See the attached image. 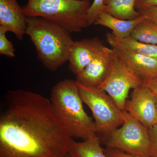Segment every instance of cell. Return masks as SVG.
Masks as SVG:
<instances>
[{"label":"cell","instance_id":"obj_25","mask_svg":"<svg viewBox=\"0 0 157 157\" xmlns=\"http://www.w3.org/2000/svg\"><path fill=\"white\" fill-rule=\"evenodd\" d=\"M73 157V156H72L71 155H70L69 154V153L67 154H66V155H65L63 156V157Z\"/></svg>","mask_w":157,"mask_h":157},{"label":"cell","instance_id":"obj_12","mask_svg":"<svg viewBox=\"0 0 157 157\" xmlns=\"http://www.w3.org/2000/svg\"><path fill=\"white\" fill-rule=\"evenodd\" d=\"M26 18L17 0H0V27L22 40L26 29Z\"/></svg>","mask_w":157,"mask_h":157},{"label":"cell","instance_id":"obj_1","mask_svg":"<svg viewBox=\"0 0 157 157\" xmlns=\"http://www.w3.org/2000/svg\"><path fill=\"white\" fill-rule=\"evenodd\" d=\"M0 114V157H62L71 140L50 99L30 91L6 94Z\"/></svg>","mask_w":157,"mask_h":157},{"label":"cell","instance_id":"obj_5","mask_svg":"<svg viewBox=\"0 0 157 157\" xmlns=\"http://www.w3.org/2000/svg\"><path fill=\"white\" fill-rule=\"evenodd\" d=\"M76 81L82 100L92 113L96 135L101 141L123 124V111L106 92Z\"/></svg>","mask_w":157,"mask_h":157},{"label":"cell","instance_id":"obj_6","mask_svg":"<svg viewBox=\"0 0 157 157\" xmlns=\"http://www.w3.org/2000/svg\"><path fill=\"white\" fill-rule=\"evenodd\" d=\"M124 123L101 140L107 148L115 149L130 154L151 157L150 136L148 129L123 111Z\"/></svg>","mask_w":157,"mask_h":157},{"label":"cell","instance_id":"obj_11","mask_svg":"<svg viewBox=\"0 0 157 157\" xmlns=\"http://www.w3.org/2000/svg\"><path fill=\"white\" fill-rule=\"evenodd\" d=\"M104 46L98 37L74 41L68 61L70 71L77 76L97 56Z\"/></svg>","mask_w":157,"mask_h":157},{"label":"cell","instance_id":"obj_16","mask_svg":"<svg viewBox=\"0 0 157 157\" xmlns=\"http://www.w3.org/2000/svg\"><path fill=\"white\" fill-rule=\"evenodd\" d=\"M130 36L144 43L157 45V25L146 18L137 25Z\"/></svg>","mask_w":157,"mask_h":157},{"label":"cell","instance_id":"obj_18","mask_svg":"<svg viewBox=\"0 0 157 157\" xmlns=\"http://www.w3.org/2000/svg\"><path fill=\"white\" fill-rule=\"evenodd\" d=\"M104 0H94L87 11L86 18L89 26L94 24L96 20L102 12L105 11Z\"/></svg>","mask_w":157,"mask_h":157},{"label":"cell","instance_id":"obj_13","mask_svg":"<svg viewBox=\"0 0 157 157\" xmlns=\"http://www.w3.org/2000/svg\"><path fill=\"white\" fill-rule=\"evenodd\" d=\"M146 18L144 15L141 14L135 19H121L104 11L99 15L94 24L110 29L112 31V34L117 39H120L130 36L137 25Z\"/></svg>","mask_w":157,"mask_h":157},{"label":"cell","instance_id":"obj_9","mask_svg":"<svg viewBox=\"0 0 157 157\" xmlns=\"http://www.w3.org/2000/svg\"><path fill=\"white\" fill-rule=\"evenodd\" d=\"M124 110L147 128L157 124L156 95L144 85L133 89L131 99L127 100Z\"/></svg>","mask_w":157,"mask_h":157},{"label":"cell","instance_id":"obj_22","mask_svg":"<svg viewBox=\"0 0 157 157\" xmlns=\"http://www.w3.org/2000/svg\"><path fill=\"white\" fill-rule=\"evenodd\" d=\"M147 19L157 25V7H151L139 11Z\"/></svg>","mask_w":157,"mask_h":157},{"label":"cell","instance_id":"obj_2","mask_svg":"<svg viewBox=\"0 0 157 157\" xmlns=\"http://www.w3.org/2000/svg\"><path fill=\"white\" fill-rule=\"evenodd\" d=\"M49 99L54 111L72 138L84 140L96 135L94 121L85 111L76 80L59 82L52 89Z\"/></svg>","mask_w":157,"mask_h":157},{"label":"cell","instance_id":"obj_4","mask_svg":"<svg viewBox=\"0 0 157 157\" xmlns=\"http://www.w3.org/2000/svg\"><path fill=\"white\" fill-rule=\"evenodd\" d=\"M91 4L86 0H28L22 7L28 17H40L70 33L89 26L86 15Z\"/></svg>","mask_w":157,"mask_h":157},{"label":"cell","instance_id":"obj_27","mask_svg":"<svg viewBox=\"0 0 157 157\" xmlns=\"http://www.w3.org/2000/svg\"><path fill=\"white\" fill-rule=\"evenodd\" d=\"M86 1H90V0H86Z\"/></svg>","mask_w":157,"mask_h":157},{"label":"cell","instance_id":"obj_8","mask_svg":"<svg viewBox=\"0 0 157 157\" xmlns=\"http://www.w3.org/2000/svg\"><path fill=\"white\" fill-rule=\"evenodd\" d=\"M106 37L111 48L143 84L157 77V59L129 50L121 44L112 33H108Z\"/></svg>","mask_w":157,"mask_h":157},{"label":"cell","instance_id":"obj_23","mask_svg":"<svg viewBox=\"0 0 157 157\" xmlns=\"http://www.w3.org/2000/svg\"><path fill=\"white\" fill-rule=\"evenodd\" d=\"M157 7V0H136L135 8L137 11L151 8Z\"/></svg>","mask_w":157,"mask_h":157},{"label":"cell","instance_id":"obj_15","mask_svg":"<svg viewBox=\"0 0 157 157\" xmlns=\"http://www.w3.org/2000/svg\"><path fill=\"white\" fill-rule=\"evenodd\" d=\"M136 0H104V11L122 20L135 19L141 15L135 8Z\"/></svg>","mask_w":157,"mask_h":157},{"label":"cell","instance_id":"obj_3","mask_svg":"<svg viewBox=\"0 0 157 157\" xmlns=\"http://www.w3.org/2000/svg\"><path fill=\"white\" fill-rule=\"evenodd\" d=\"M25 34L30 38L38 58L48 70L56 71L68 61L74 41L67 30L42 17H27Z\"/></svg>","mask_w":157,"mask_h":157},{"label":"cell","instance_id":"obj_21","mask_svg":"<svg viewBox=\"0 0 157 157\" xmlns=\"http://www.w3.org/2000/svg\"><path fill=\"white\" fill-rule=\"evenodd\" d=\"M104 152L107 157H145L130 154L115 149L106 148Z\"/></svg>","mask_w":157,"mask_h":157},{"label":"cell","instance_id":"obj_24","mask_svg":"<svg viewBox=\"0 0 157 157\" xmlns=\"http://www.w3.org/2000/svg\"><path fill=\"white\" fill-rule=\"evenodd\" d=\"M144 85L151 90L155 94L157 95V76Z\"/></svg>","mask_w":157,"mask_h":157},{"label":"cell","instance_id":"obj_26","mask_svg":"<svg viewBox=\"0 0 157 157\" xmlns=\"http://www.w3.org/2000/svg\"><path fill=\"white\" fill-rule=\"evenodd\" d=\"M156 106H157V95H156Z\"/></svg>","mask_w":157,"mask_h":157},{"label":"cell","instance_id":"obj_14","mask_svg":"<svg viewBox=\"0 0 157 157\" xmlns=\"http://www.w3.org/2000/svg\"><path fill=\"white\" fill-rule=\"evenodd\" d=\"M68 153L73 157H107L96 135L81 142L72 139Z\"/></svg>","mask_w":157,"mask_h":157},{"label":"cell","instance_id":"obj_17","mask_svg":"<svg viewBox=\"0 0 157 157\" xmlns=\"http://www.w3.org/2000/svg\"><path fill=\"white\" fill-rule=\"evenodd\" d=\"M117 39L124 47L129 50L157 59V45L144 43L131 36Z\"/></svg>","mask_w":157,"mask_h":157},{"label":"cell","instance_id":"obj_19","mask_svg":"<svg viewBox=\"0 0 157 157\" xmlns=\"http://www.w3.org/2000/svg\"><path fill=\"white\" fill-rule=\"evenodd\" d=\"M7 32L5 29L0 27V54L9 57H14L15 50L12 42L6 37Z\"/></svg>","mask_w":157,"mask_h":157},{"label":"cell","instance_id":"obj_20","mask_svg":"<svg viewBox=\"0 0 157 157\" xmlns=\"http://www.w3.org/2000/svg\"><path fill=\"white\" fill-rule=\"evenodd\" d=\"M150 136L151 157H157V124L148 129Z\"/></svg>","mask_w":157,"mask_h":157},{"label":"cell","instance_id":"obj_10","mask_svg":"<svg viewBox=\"0 0 157 157\" xmlns=\"http://www.w3.org/2000/svg\"><path fill=\"white\" fill-rule=\"evenodd\" d=\"M114 51L104 46L84 70L76 76V81L88 86L99 87L109 73Z\"/></svg>","mask_w":157,"mask_h":157},{"label":"cell","instance_id":"obj_7","mask_svg":"<svg viewBox=\"0 0 157 157\" xmlns=\"http://www.w3.org/2000/svg\"><path fill=\"white\" fill-rule=\"evenodd\" d=\"M142 85L139 77L114 52L109 73L98 87L106 92L119 108L124 111L130 90Z\"/></svg>","mask_w":157,"mask_h":157}]
</instances>
